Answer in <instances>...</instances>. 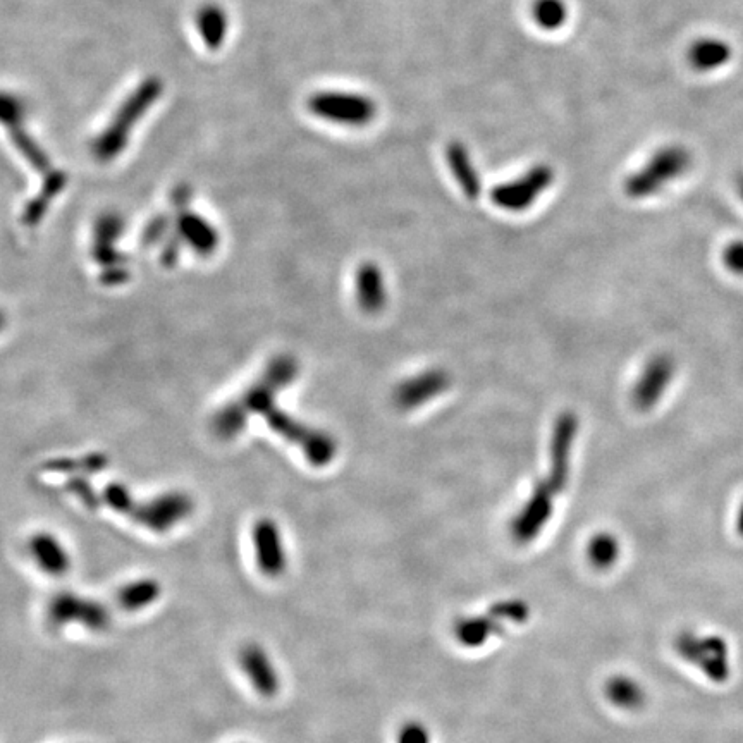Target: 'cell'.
<instances>
[{
  "mask_svg": "<svg viewBox=\"0 0 743 743\" xmlns=\"http://www.w3.org/2000/svg\"><path fill=\"white\" fill-rule=\"evenodd\" d=\"M300 365L291 355H277L267 363L262 375L236 400L222 406L212 418V430L222 441L240 436L248 418L258 415L267 403L276 401L277 394L295 381Z\"/></svg>",
  "mask_w": 743,
  "mask_h": 743,
  "instance_id": "1",
  "label": "cell"
},
{
  "mask_svg": "<svg viewBox=\"0 0 743 743\" xmlns=\"http://www.w3.org/2000/svg\"><path fill=\"white\" fill-rule=\"evenodd\" d=\"M102 501L112 510L128 516L136 525L164 534L186 520L195 511V501L186 492L171 491L138 503L128 487L112 482L102 491Z\"/></svg>",
  "mask_w": 743,
  "mask_h": 743,
  "instance_id": "2",
  "label": "cell"
},
{
  "mask_svg": "<svg viewBox=\"0 0 743 743\" xmlns=\"http://www.w3.org/2000/svg\"><path fill=\"white\" fill-rule=\"evenodd\" d=\"M692 164L694 157L687 147L678 143L664 145L649 157L644 166L625 179L623 190L633 200L654 197L658 191L685 176Z\"/></svg>",
  "mask_w": 743,
  "mask_h": 743,
  "instance_id": "3",
  "label": "cell"
},
{
  "mask_svg": "<svg viewBox=\"0 0 743 743\" xmlns=\"http://www.w3.org/2000/svg\"><path fill=\"white\" fill-rule=\"evenodd\" d=\"M265 418L267 425L271 427L276 434L286 439L288 443L295 444L303 451L310 465L314 467H326L329 465L338 446L331 436H327L320 430L312 429L308 425L301 424L296 418L291 417L289 413L277 408L276 401H271L258 412Z\"/></svg>",
  "mask_w": 743,
  "mask_h": 743,
  "instance_id": "4",
  "label": "cell"
},
{
  "mask_svg": "<svg viewBox=\"0 0 743 743\" xmlns=\"http://www.w3.org/2000/svg\"><path fill=\"white\" fill-rule=\"evenodd\" d=\"M308 105L320 119L348 128H365L377 117L375 100L363 93L320 92Z\"/></svg>",
  "mask_w": 743,
  "mask_h": 743,
  "instance_id": "5",
  "label": "cell"
},
{
  "mask_svg": "<svg viewBox=\"0 0 743 743\" xmlns=\"http://www.w3.org/2000/svg\"><path fill=\"white\" fill-rule=\"evenodd\" d=\"M47 616L50 625L56 628L78 623L92 632H104L111 627V613L102 602L78 596L68 590L59 592L50 599Z\"/></svg>",
  "mask_w": 743,
  "mask_h": 743,
  "instance_id": "6",
  "label": "cell"
},
{
  "mask_svg": "<svg viewBox=\"0 0 743 743\" xmlns=\"http://www.w3.org/2000/svg\"><path fill=\"white\" fill-rule=\"evenodd\" d=\"M553 183V167L537 164L515 181L492 188L491 200L499 209L523 212L530 209L532 203L541 197L549 186H553Z\"/></svg>",
  "mask_w": 743,
  "mask_h": 743,
  "instance_id": "7",
  "label": "cell"
},
{
  "mask_svg": "<svg viewBox=\"0 0 743 743\" xmlns=\"http://www.w3.org/2000/svg\"><path fill=\"white\" fill-rule=\"evenodd\" d=\"M556 492L546 480L539 482L520 513L511 522V535L518 544H529L539 537L549 518L553 516Z\"/></svg>",
  "mask_w": 743,
  "mask_h": 743,
  "instance_id": "8",
  "label": "cell"
},
{
  "mask_svg": "<svg viewBox=\"0 0 743 743\" xmlns=\"http://www.w3.org/2000/svg\"><path fill=\"white\" fill-rule=\"evenodd\" d=\"M578 432V418L572 412L559 415L554 424L553 439H551V470L546 482L553 487L556 494L563 492L570 479V463H572L573 441Z\"/></svg>",
  "mask_w": 743,
  "mask_h": 743,
  "instance_id": "9",
  "label": "cell"
},
{
  "mask_svg": "<svg viewBox=\"0 0 743 743\" xmlns=\"http://www.w3.org/2000/svg\"><path fill=\"white\" fill-rule=\"evenodd\" d=\"M675 370L673 358L666 353L656 355L645 363L642 374L633 386L632 401L635 408L645 412L658 405L675 377Z\"/></svg>",
  "mask_w": 743,
  "mask_h": 743,
  "instance_id": "10",
  "label": "cell"
},
{
  "mask_svg": "<svg viewBox=\"0 0 743 743\" xmlns=\"http://www.w3.org/2000/svg\"><path fill=\"white\" fill-rule=\"evenodd\" d=\"M252 535L258 570L265 577H281L286 570V553L277 523L271 518H262L255 523Z\"/></svg>",
  "mask_w": 743,
  "mask_h": 743,
  "instance_id": "11",
  "label": "cell"
},
{
  "mask_svg": "<svg viewBox=\"0 0 743 743\" xmlns=\"http://www.w3.org/2000/svg\"><path fill=\"white\" fill-rule=\"evenodd\" d=\"M449 384H451V377L446 370H427V372L406 379L394 389V405L401 410H413L444 393Z\"/></svg>",
  "mask_w": 743,
  "mask_h": 743,
  "instance_id": "12",
  "label": "cell"
},
{
  "mask_svg": "<svg viewBox=\"0 0 743 743\" xmlns=\"http://www.w3.org/2000/svg\"><path fill=\"white\" fill-rule=\"evenodd\" d=\"M241 670L257 694L271 699L281 688V680L269 654L258 644H246L240 652Z\"/></svg>",
  "mask_w": 743,
  "mask_h": 743,
  "instance_id": "13",
  "label": "cell"
},
{
  "mask_svg": "<svg viewBox=\"0 0 743 743\" xmlns=\"http://www.w3.org/2000/svg\"><path fill=\"white\" fill-rule=\"evenodd\" d=\"M31 558L35 559L38 568L52 577H61L66 575L71 568V558H69L66 547L62 546L61 541L49 534V532H38L31 535L28 542Z\"/></svg>",
  "mask_w": 743,
  "mask_h": 743,
  "instance_id": "14",
  "label": "cell"
},
{
  "mask_svg": "<svg viewBox=\"0 0 743 743\" xmlns=\"http://www.w3.org/2000/svg\"><path fill=\"white\" fill-rule=\"evenodd\" d=\"M121 221L117 217H104L100 219L95 236H93L92 255L95 264L102 267V271L114 269V267H128V258L116 250L117 238L121 234Z\"/></svg>",
  "mask_w": 743,
  "mask_h": 743,
  "instance_id": "15",
  "label": "cell"
},
{
  "mask_svg": "<svg viewBox=\"0 0 743 743\" xmlns=\"http://www.w3.org/2000/svg\"><path fill=\"white\" fill-rule=\"evenodd\" d=\"M733 57L730 43L723 38H697L687 50V62L697 73H713L725 68Z\"/></svg>",
  "mask_w": 743,
  "mask_h": 743,
  "instance_id": "16",
  "label": "cell"
},
{
  "mask_svg": "<svg viewBox=\"0 0 743 743\" xmlns=\"http://www.w3.org/2000/svg\"><path fill=\"white\" fill-rule=\"evenodd\" d=\"M446 160H448L449 171L453 174L461 191L465 193L468 200H477L482 191L479 172L475 169L472 155L468 148L461 142H451L446 148Z\"/></svg>",
  "mask_w": 743,
  "mask_h": 743,
  "instance_id": "17",
  "label": "cell"
},
{
  "mask_svg": "<svg viewBox=\"0 0 743 743\" xmlns=\"http://www.w3.org/2000/svg\"><path fill=\"white\" fill-rule=\"evenodd\" d=\"M176 236L202 257H210L219 245V236L215 233V229L210 226L209 222L200 219L198 215H181Z\"/></svg>",
  "mask_w": 743,
  "mask_h": 743,
  "instance_id": "18",
  "label": "cell"
},
{
  "mask_svg": "<svg viewBox=\"0 0 743 743\" xmlns=\"http://www.w3.org/2000/svg\"><path fill=\"white\" fill-rule=\"evenodd\" d=\"M357 296L365 312L375 314L386 305L387 293L382 272L375 264H363L357 271Z\"/></svg>",
  "mask_w": 743,
  "mask_h": 743,
  "instance_id": "19",
  "label": "cell"
},
{
  "mask_svg": "<svg viewBox=\"0 0 743 743\" xmlns=\"http://www.w3.org/2000/svg\"><path fill=\"white\" fill-rule=\"evenodd\" d=\"M162 594V587L155 578H140L135 582H129L117 592V602L124 611H142L154 604Z\"/></svg>",
  "mask_w": 743,
  "mask_h": 743,
  "instance_id": "20",
  "label": "cell"
},
{
  "mask_svg": "<svg viewBox=\"0 0 743 743\" xmlns=\"http://www.w3.org/2000/svg\"><path fill=\"white\" fill-rule=\"evenodd\" d=\"M501 621L487 616H473V618H461L455 625L456 639L465 647H479L486 644L494 633L501 632Z\"/></svg>",
  "mask_w": 743,
  "mask_h": 743,
  "instance_id": "21",
  "label": "cell"
},
{
  "mask_svg": "<svg viewBox=\"0 0 743 743\" xmlns=\"http://www.w3.org/2000/svg\"><path fill=\"white\" fill-rule=\"evenodd\" d=\"M109 465V458L104 453H90L83 458H54L43 465V470L56 473H73V475H95Z\"/></svg>",
  "mask_w": 743,
  "mask_h": 743,
  "instance_id": "22",
  "label": "cell"
},
{
  "mask_svg": "<svg viewBox=\"0 0 743 743\" xmlns=\"http://www.w3.org/2000/svg\"><path fill=\"white\" fill-rule=\"evenodd\" d=\"M609 701L621 709H637L644 704V690L628 676H615L606 685Z\"/></svg>",
  "mask_w": 743,
  "mask_h": 743,
  "instance_id": "23",
  "label": "cell"
},
{
  "mask_svg": "<svg viewBox=\"0 0 743 743\" xmlns=\"http://www.w3.org/2000/svg\"><path fill=\"white\" fill-rule=\"evenodd\" d=\"M587 558L597 570H608L620 558V542L616 541L615 535L606 532L596 534L587 546Z\"/></svg>",
  "mask_w": 743,
  "mask_h": 743,
  "instance_id": "24",
  "label": "cell"
},
{
  "mask_svg": "<svg viewBox=\"0 0 743 743\" xmlns=\"http://www.w3.org/2000/svg\"><path fill=\"white\" fill-rule=\"evenodd\" d=\"M532 18L541 30L556 31L568 19V6L565 0H534Z\"/></svg>",
  "mask_w": 743,
  "mask_h": 743,
  "instance_id": "25",
  "label": "cell"
},
{
  "mask_svg": "<svg viewBox=\"0 0 743 743\" xmlns=\"http://www.w3.org/2000/svg\"><path fill=\"white\" fill-rule=\"evenodd\" d=\"M489 615L498 621H515V623H525L529 620L530 608L527 602L511 599V601H501L492 604L489 609Z\"/></svg>",
  "mask_w": 743,
  "mask_h": 743,
  "instance_id": "26",
  "label": "cell"
},
{
  "mask_svg": "<svg viewBox=\"0 0 743 743\" xmlns=\"http://www.w3.org/2000/svg\"><path fill=\"white\" fill-rule=\"evenodd\" d=\"M66 489L69 492H73L74 496L80 499L81 503L85 504L88 510H97L100 504L104 503L102 496L97 494L92 484L86 480L85 475H73L66 482Z\"/></svg>",
  "mask_w": 743,
  "mask_h": 743,
  "instance_id": "27",
  "label": "cell"
},
{
  "mask_svg": "<svg viewBox=\"0 0 743 743\" xmlns=\"http://www.w3.org/2000/svg\"><path fill=\"white\" fill-rule=\"evenodd\" d=\"M723 264L728 271L743 276V241H731L723 250Z\"/></svg>",
  "mask_w": 743,
  "mask_h": 743,
  "instance_id": "28",
  "label": "cell"
},
{
  "mask_svg": "<svg viewBox=\"0 0 743 743\" xmlns=\"http://www.w3.org/2000/svg\"><path fill=\"white\" fill-rule=\"evenodd\" d=\"M398 743H430V733L422 723L410 721L401 726Z\"/></svg>",
  "mask_w": 743,
  "mask_h": 743,
  "instance_id": "29",
  "label": "cell"
},
{
  "mask_svg": "<svg viewBox=\"0 0 743 743\" xmlns=\"http://www.w3.org/2000/svg\"><path fill=\"white\" fill-rule=\"evenodd\" d=\"M129 281V269L128 267H114V269H107V271L100 272V283L107 286V288H114V286H123V284Z\"/></svg>",
  "mask_w": 743,
  "mask_h": 743,
  "instance_id": "30",
  "label": "cell"
},
{
  "mask_svg": "<svg viewBox=\"0 0 743 743\" xmlns=\"http://www.w3.org/2000/svg\"><path fill=\"white\" fill-rule=\"evenodd\" d=\"M181 243H183V241L179 240L178 236H172L171 240L167 241L166 246H164L160 260H162V265H164L166 269H172L174 265L178 264L179 253H181Z\"/></svg>",
  "mask_w": 743,
  "mask_h": 743,
  "instance_id": "31",
  "label": "cell"
},
{
  "mask_svg": "<svg viewBox=\"0 0 743 743\" xmlns=\"http://www.w3.org/2000/svg\"><path fill=\"white\" fill-rule=\"evenodd\" d=\"M167 231V222L166 221H155L148 226L147 231H145V236H143V241H145V245H155V243H159L164 236H166Z\"/></svg>",
  "mask_w": 743,
  "mask_h": 743,
  "instance_id": "32",
  "label": "cell"
},
{
  "mask_svg": "<svg viewBox=\"0 0 743 743\" xmlns=\"http://www.w3.org/2000/svg\"><path fill=\"white\" fill-rule=\"evenodd\" d=\"M737 530L738 534L743 535V503L742 506H740V510H738Z\"/></svg>",
  "mask_w": 743,
  "mask_h": 743,
  "instance_id": "33",
  "label": "cell"
},
{
  "mask_svg": "<svg viewBox=\"0 0 743 743\" xmlns=\"http://www.w3.org/2000/svg\"><path fill=\"white\" fill-rule=\"evenodd\" d=\"M735 186H737L738 197L742 198L743 202V172L742 174H738L737 181H735Z\"/></svg>",
  "mask_w": 743,
  "mask_h": 743,
  "instance_id": "34",
  "label": "cell"
},
{
  "mask_svg": "<svg viewBox=\"0 0 743 743\" xmlns=\"http://www.w3.org/2000/svg\"><path fill=\"white\" fill-rule=\"evenodd\" d=\"M7 326V317L2 310H0V332L4 331Z\"/></svg>",
  "mask_w": 743,
  "mask_h": 743,
  "instance_id": "35",
  "label": "cell"
}]
</instances>
